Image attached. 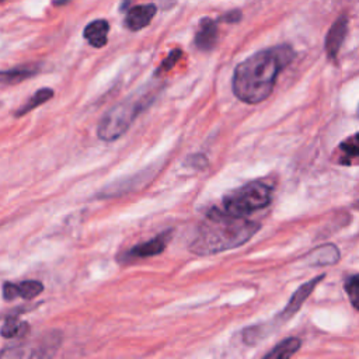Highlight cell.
<instances>
[{
	"label": "cell",
	"mask_w": 359,
	"mask_h": 359,
	"mask_svg": "<svg viewBox=\"0 0 359 359\" xmlns=\"http://www.w3.org/2000/svg\"><path fill=\"white\" fill-rule=\"evenodd\" d=\"M52 97H53V90H52V88L43 87V88L36 90V91L32 94V97H29V98L27 100V102H24L20 108H17V109L14 111V116H22V115L31 112V111L35 109L36 107L45 104V102H46L49 98H52Z\"/></svg>",
	"instance_id": "cell-16"
},
{
	"label": "cell",
	"mask_w": 359,
	"mask_h": 359,
	"mask_svg": "<svg viewBox=\"0 0 359 359\" xmlns=\"http://www.w3.org/2000/svg\"><path fill=\"white\" fill-rule=\"evenodd\" d=\"M60 342V337L46 335L34 342H25L21 345L7 346L0 352V358H48L55 353L57 345Z\"/></svg>",
	"instance_id": "cell-5"
},
{
	"label": "cell",
	"mask_w": 359,
	"mask_h": 359,
	"mask_svg": "<svg viewBox=\"0 0 359 359\" xmlns=\"http://www.w3.org/2000/svg\"><path fill=\"white\" fill-rule=\"evenodd\" d=\"M43 290V283L41 280H24L21 283L6 282L3 285V299L14 300L15 297H21L25 300H31L36 297Z\"/></svg>",
	"instance_id": "cell-9"
},
{
	"label": "cell",
	"mask_w": 359,
	"mask_h": 359,
	"mask_svg": "<svg viewBox=\"0 0 359 359\" xmlns=\"http://www.w3.org/2000/svg\"><path fill=\"white\" fill-rule=\"evenodd\" d=\"M324 276L325 275H318V276L310 279L309 282L303 283L302 286H299L297 290L293 293V296L289 299L285 309L279 313V318L282 321H285V320L290 318L292 316H294V313L302 307V304L307 300V297L311 294L314 287L321 282V279H324Z\"/></svg>",
	"instance_id": "cell-8"
},
{
	"label": "cell",
	"mask_w": 359,
	"mask_h": 359,
	"mask_svg": "<svg viewBox=\"0 0 359 359\" xmlns=\"http://www.w3.org/2000/svg\"><path fill=\"white\" fill-rule=\"evenodd\" d=\"M294 52L289 45L262 49L237 65L231 88L234 95L247 104L264 101L273 90L278 74L293 60Z\"/></svg>",
	"instance_id": "cell-1"
},
{
	"label": "cell",
	"mask_w": 359,
	"mask_h": 359,
	"mask_svg": "<svg viewBox=\"0 0 359 359\" xmlns=\"http://www.w3.org/2000/svg\"><path fill=\"white\" fill-rule=\"evenodd\" d=\"M39 65H24L17 66L8 70H0V84L1 86H14L22 83L24 80L35 76L39 72Z\"/></svg>",
	"instance_id": "cell-14"
},
{
	"label": "cell",
	"mask_w": 359,
	"mask_h": 359,
	"mask_svg": "<svg viewBox=\"0 0 359 359\" xmlns=\"http://www.w3.org/2000/svg\"><path fill=\"white\" fill-rule=\"evenodd\" d=\"M156 13H157V7L154 4L135 6L126 13L125 27L130 31H139L150 24Z\"/></svg>",
	"instance_id": "cell-12"
},
{
	"label": "cell",
	"mask_w": 359,
	"mask_h": 359,
	"mask_svg": "<svg viewBox=\"0 0 359 359\" xmlns=\"http://www.w3.org/2000/svg\"><path fill=\"white\" fill-rule=\"evenodd\" d=\"M158 91L160 87L146 86L111 107L98 122V139L102 142H114L119 139L129 129L132 122L153 104Z\"/></svg>",
	"instance_id": "cell-3"
},
{
	"label": "cell",
	"mask_w": 359,
	"mask_h": 359,
	"mask_svg": "<svg viewBox=\"0 0 359 359\" xmlns=\"http://www.w3.org/2000/svg\"><path fill=\"white\" fill-rule=\"evenodd\" d=\"M358 114H359V107H358Z\"/></svg>",
	"instance_id": "cell-24"
},
{
	"label": "cell",
	"mask_w": 359,
	"mask_h": 359,
	"mask_svg": "<svg viewBox=\"0 0 359 359\" xmlns=\"http://www.w3.org/2000/svg\"><path fill=\"white\" fill-rule=\"evenodd\" d=\"M332 161L344 167L359 165V132L345 137L332 153Z\"/></svg>",
	"instance_id": "cell-7"
},
{
	"label": "cell",
	"mask_w": 359,
	"mask_h": 359,
	"mask_svg": "<svg viewBox=\"0 0 359 359\" xmlns=\"http://www.w3.org/2000/svg\"><path fill=\"white\" fill-rule=\"evenodd\" d=\"M346 32H348V17L346 15H341L339 18H337L334 21V24L331 25V28L328 29L327 32V36H325V52H327V56L330 59H335L339 49H341V45L344 43L345 41V36H346Z\"/></svg>",
	"instance_id": "cell-10"
},
{
	"label": "cell",
	"mask_w": 359,
	"mask_h": 359,
	"mask_svg": "<svg viewBox=\"0 0 359 359\" xmlns=\"http://www.w3.org/2000/svg\"><path fill=\"white\" fill-rule=\"evenodd\" d=\"M302 341L296 337H289L286 339H283L282 342H279L278 345L273 346L272 351H269L268 353L264 355L265 359H286L290 358L292 355H294L299 348H300Z\"/></svg>",
	"instance_id": "cell-15"
},
{
	"label": "cell",
	"mask_w": 359,
	"mask_h": 359,
	"mask_svg": "<svg viewBox=\"0 0 359 359\" xmlns=\"http://www.w3.org/2000/svg\"><path fill=\"white\" fill-rule=\"evenodd\" d=\"M339 258V251L335 245L328 244L323 245L314 252V264L316 265H328L337 262Z\"/></svg>",
	"instance_id": "cell-18"
},
{
	"label": "cell",
	"mask_w": 359,
	"mask_h": 359,
	"mask_svg": "<svg viewBox=\"0 0 359 359\" xmlns=\"http://www.w3.org/2000/svg\"><path fill=\"white\" fill-rule=\"evenodd\" d=\"M195 46L199 50H212L217 42V25L209 17H205L199 21L196 32H195Z\"/></svg>",
	"instance_id": "cell-11"
},
{
	"label": "cell",
	"mask_w": 359,
	"mask_h": 359,
	"mask_svg": "<svg viewBox=\"0 0 359 359\" xmlns=\"http://www.w3.org/2000/svg\"><path fill=\"white\" fill-rule=\"evenodd\" d=\"M69 0H53V4L55 6H63V4H66Z\"/></svg>",
	"instance_id": "cell-22"
},
{
	"label": "cell",
	"mask_w": 359,
	"mask_h": 359,
	"mask_svg": "<svg viewBox=\"0 0 359 359\" xmlns=\"http://www.w3.org/2000/svg\"><path fill=\"white\" fill-rule=\"evenodd\" d=\"M29 331V325L25 321L17 318V316H10L0 328V335L3 338H17L24 337Z\"/></svg>",
	"instance_id": "cell-17"
},
{
	"label": "cell",
	"mask_w": 359,
	"mask_h": 359,
	"mask_svg": "<svg viewBox=\"0 0 359 359\" xmlns=\"http://www.w3.org/2000/svg\"><path fill=\"white\" fill-rule=\"evenodd\" d=\"M355 206H356V209H359V201H356V203H355Z\"/></svg>",
	"instance_id": "cell-23"
},
{
	"label": "cell",
	"mask_w": 359,
	"mask_h": 359,
	"mask_svg": "<svg viewBox=\"0 0 359 359\" xmlns=\"http://www.w3.org/2000/svg\"><path fill=\"white\" fill-rule=\"evenodd\" d=\"M272 188L264 181H250L223 196V210L236 215L245 216L255 210L264 209L271 203Z\"/></svg>",
	"instance_id": "cell-4"
},
{
	"label": "cell",
	"mask_w": 359,
	"mask_h": 359,
	"mask_svg": "<svg viewBox=\"0 0 359 359\" xmlns=\"http://www.w3.org/2000/svg\"><path fill=\"white\" fill-rule=\"evenodd\" d=\"M108 32H109V24L107 20H94L83 31V36L87 39V42L94 48H102L108 42Z\"/></svg>",
	"instance_id": "cell-13"
},
{
	"label": "cell",
	"mask_w": 359,
	"mask_h": 359,
	"mask_svg": "<svg viewBox=\"0 0 359 359\" xmlns=\"http://www.w3.org/2000/svg\"><path fill=\"white\" fill-rule=\"evenodd\" d=\"M181 56H182V50L181 49H172L168 55H167V57L160 63V66L157 67V70H156V76H158V74H161V73H167L168 70H171L175 65H177V62L181 59Z\"/></svg>",
	"instance_id": "cell-20"
},
{
	"label": "cell",
	"mask_w": 359,
	"mask_h": 359,
	"mask_svg": "<svg viewBox=\"0 0 359 359\" xmlns=\"http://www.w3.org/2000/svg\"><path fill=\"white\" fill-rule=\"evenodd\" d=\"M240 18H241V13L238 10H233L230 13L224 14L222 17V21H224V22H237V21H240Z\"/></svg>",
	"instance_id": "cell-21"
},
{
	"label": "cell",
	"mask_w": 359,
	"mask_h": 359,
	"mask_svg": "<svg viewBox=\"0 0 359 359\" xmlns=\"http://www.w3.org/2000/svg\"><path fill=\"white\" fill-rule=\"evenodd\" d=\"M344 287H345L346 296H348L351 304L353 306V309L359 310V273L348 276L345 279Z\"/></svg>",
	"instance_id": "cell-19"
},
{
	"label": "cell",
	"mask_w": 359,
	"mask_h": 359,
	"mask_svg": "<svg viewBox=\"0 0 359 359\" xmlns=\"http://www.w3.org/2000/svg\"><path fill=\"white\" fill-rule=\"evenodd\" d=\"M171 237H172V229L161 231L154 238L133 245L130 250H128L123 255L119 257V261L129 262V261H133V259H142V258L158 255L165 250Z\"/></svg>",
	"instance_id": "cell-6"
},
{
	"label": "cell",
	"mask_w": 359,
	"mask_h": 359,
	"mask_svg": "<svg viewBox=\"0 0 359 359\" xmlns=\"http://www.w3.org/2000/svg\"><path fill=\"white\" fill-rule=\"evenodd\" d=\"M259 223L244 216L230 215L216 208L210 209L201 222L196 236L189 244V251L205 257L231 250L247 243L258 230Z\"/></svg>",
	"instance_id": "cell-2"
}]
</instances>
